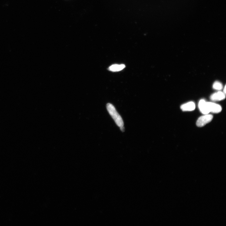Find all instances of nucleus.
<instances>
[{
    "label": "nucleus",
    "instance_id": "f03ea898",
    "mask_svg": "<svg viewBox=\"0 0 226 226\" xmlns=\"http://www.w3.org/2000/svg\"><path fill=\"white\" fill-rule=\"evenodd\" d=\"M213 116L211 115H205L199 118L196 122L197 125L199 127H202L211 121Z\"/></svg>",
    "mask_w": 226,
    "mask_h": 226
},
{
    "label": "nucleus",
    "instance_id": "1a4fd4ad",
    "mask_svg": "<svg viewBox=\"0 0 226 226\" xmlns=\"http://www.w3.org/2000/svg\"><path fill=\"white\" fill-rule=\"evenodd\" d=\"M120 130L122 132H124L125 131V128L124 126H122L120 127Z\"/></svg>",
    "mask_w": 226,
    "mask_h": 226
},
{
    "label": "nucleus",
    "instance_id": "0eeeda50",
    "mask_svg": "<svg viewBox=\"0 0 226 226\" xmlns=\"http://www.w3.org/2000/svg\"><path fill=\"white\" fill-rule=\"evenodd\" d=\"M125 67L124 65L115 64L111 65L108 68V70L112 72H118L120 71Z\"/></svg>",
    "mask_w": 226,
    "mask_h": 226
},
{
    "label": "nucleus",
    "instance_id": "f257e3e1",
    "mask_svg": "<svg viewBox=\"0 0 226 226\" xmlns=\"http://www.w3.org/2000/svg\"><path fill=\"white\" fill-rule=\"evenodd\" d=\"M106 107L109 114L114 119L116 125L119 127L124 126V122L114 106L111 104L108 103Z\"/></svg>",
    "mask_w": 226,
    "mask_h": 226
},
{
    "label": "nucleus",
    "instance_id": "20e7f679",
    "mask_svg": "<svg viewBox=\"0 0 226 226\" xmlns=\"http://www.w3.org/2000/svg\"><path fill=\"white\" fill-rule=\"evenodd\" d=\"M207 104L210 112L214 113H219L222 111L221 106L218 104L212 102H207Z\"/></svg>",
    "mask_w": 226,
    "mask_h": 226
},
{
    "label": "nucleus",
    "instance_id": "423d86ee",
    "mask_svg": "<svg viewBox=\"0 0 226 226\" xmlns=\"http://www.w3.org/2000/svg\"><path fill=\"white\" fill-rule=\"evenodd\" d=\"M225 98V94L224 92L218 91L211 95L210 98L213 101H220L224 100Z\"/></svg>",
    "mask_w": 226,
    "mask_h": 226
},
{
    "label": "nucleus",
    "instance_id": "39448f33",
    "mask_svg": "<svg viewBox=\"0 0 226 226\" xmlns=\"http://www.w3.org/2000/svg\"><path fill=\"white\" fill-rule=\"evenodd\" d=\"M196 108V105L192 101H190L182 105L181 107L182 110L183 111H191Z\"/></svg>",
    "mask_w": 226,
    "mask_h": 226
},
{
    "label": "nucleus",
    "instance_id": "7ed1b4c3",
    "mask_svg": "<svg viewBox=\"0 0 226 226\" xmlns=\"http://www.w3.org/2000/svg\"><path fill=\"white\" fill-rule=\"evenodd\" d=\"M199 107L200 111L204 115H207L210 112L208 108L207 102L204 99L200 101L199 104Z\"/></svg>",
    "mask_w": 226,
    "mask_h": 226
},
{
    "label": "nucleus",
    "instance_id": "6e6552de",
    "mask_svg": "<svg viewBox=\"0 0 226 226\" xmlns=\"http://www.w3.org/2000/svg\"><path fill=\"white\" fill-rule=\"evenodd\" d=\"M213 87L214 89L217 90H221L223 88V86L221 83L218 81H216L214 83Z\"/></svg>",
    "mask_w": 226,
    "mask_h": 226
},
{
    "label": "nucleus",
    "instance_id": "9d476101",
    "mask_svg": "<svg viewBox=\"0 0 226 226\" xmlns=\"http://www.w3.org/2000/svg\"><path fill=\"white\" fill-rule=\"evenodd\" d=\"M226 86H225L224 89V93L225 94L226 93Z\"/></svg>",
    "mask_w": 226,
    "mask_h": 226
}]
</instances>
